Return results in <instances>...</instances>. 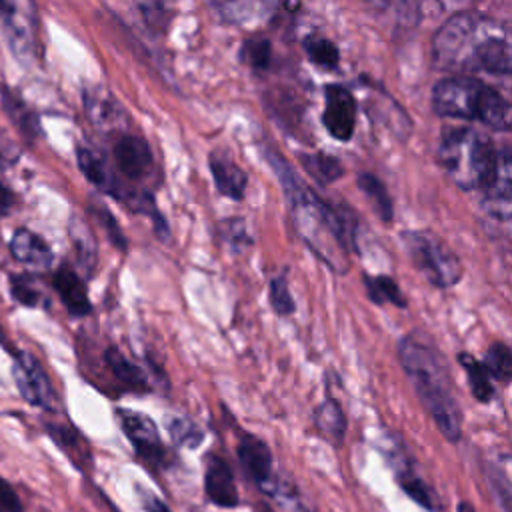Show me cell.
Listing matches in <instances>:
<instances>
[{
  "instance_id": "6da1fadb",
  "label": "cell",
  "mask_w": 512,
  "mask_h": 512,
  "mask_svg": "<svg viewBox=\"0 0 512 512\" xmlns=\"http://www.w3.org/2000/svg\"><path fill=\"white\" fill-rule=\"evenodd\" d=\"M266 158L282 184L300 238L330 270L346 272L348 252H356V222L352 214L328 204L304 186L278 152L266 150Z\"/></svg>"
},
{
  "instance_id": "7a4b0ae2",
  "label": "cell",
  "mask_w": 512,
  "mask_h": 512,
  "mask_svg": "<svg viewBox=\"0 0 512 512\" xmlns=\"http://www.w3.org/2000/svg\"><path fill=\"white\" fill-rule=\"evenodd\" d=\"M432 62L440 70H482L508 76L512 70L510 30L476 12L456 14L432 38Z\"/></svg>"
},
{
  "instance_id": "3957f363",
  "label": "cell",
  "mask_w": 512,
  "mask_h": 512,
  "mask_svg": "<svg viewBox=\"0 0 512 512\" xmlns=\"http://www.w3.org/2000/svg\"><path fill=\"white\" fill-rule=\"evenodd\" d=\"M398 358L440 434L448 442H458L462 436V412L442 352L420 336L406 334L398 342Z\"/></svg>"
},
{
  "instance_id": "277c9868",
  "label": "cell",
  "mask_w": 512,
  "mask_h": 512,
  "mask_svg": "<svg viewBox=\"0 0 512 512\" xmlns=\"http://www.w3.org/2000/svg\"><path fill=\"white\" fill-rule=\"evenodd\" d=\"M490 138L472 128H450L438 148V160L452 182L462 190H480L496 164Z\"/></svg>"
},
{
  "instance_id": "5b68a950",
  "label": "cell",
  "mask_w": 512,
  "mask_h": 512,
  "mask_svg": "<svg viewBox=\"0 0 512 512\" xmlns=\"http://www.w3.org/2000/svg\"><path fill=\"white\" fill-rule=\"evenodd\" d=\"M412 266L436 288H450L462 278L458 256L434 234L406 230L400 236Z\"/></svg>"
},
{
  "instance_id": "8992f818",
  "label": "cell",
  "mask_w": 512,
  "mask_h": 512,
  "mask_svg": "<svg viewBox=\"0 0 512 512\" xmlns=\"http://www.w3.org/2000/svg\"><path fill=\"white\" fill-rule=\"evenodd\" d=\"M486 88L488 84L468 76L444 78L432 88V108L440 116L478 120Z\"/></svg>"
},
{
  "instance_id": "52a82bcc",
  "label": "cell",
  "mask_w": 512,
  "mask_h": 512,
  "mask_svg": "<svg viewBox=\"0 0 512 512\" xmlns=\"http://www.w3.org/2000/svg\"><path fill=\"white\" fill-rule=\"evenodd\" d=\"M0 20L12 54L22 62L32 60L38 48V14L34 0H4Z\"/></svg>"
},
{
  "instance_id": "ba28073f",
  "label": "cell",
  "mask_w": 512,
  "mask_h": 512,
  "mask_svg": "<svg viewBox=\"0 0 512 512\" xmlns=\"http://www.w3.org/2000/svg\"><path fill=\"white\" fill-rule=\"evenodd\" d=\"M482 192V208L496 220L508 222L512 212V156L508 148L496 152V164L480 188Z\"/></svg>"
},
{
  "instance_id": "9c48e42d",
  "label": "cell",
  "mask_w": 512,
  "mask_h": 512,
  "mask_svg": "<svg viewBox=\"0 0 512 512\" xmlns=\"http://www.w3.org/2000/svg\"><path fill=\"white\" fill-rule=\"evenodd\" d=\"M116 418L142 460L150 464H162L166 460V450L160 442L158 428L150 416L122 408L116 412Z\"/></svg>"
},
{
  "instance_id": "30bf717a",
  "label": "cell",
  "mask_w": 512,
  "mask_h": 512,
  "mask_svg": "<svg viewBox=\"0 0 512 512\" xmlns=\"http://www.w3.org/2000/svg\"><path fill=\"white\" fill-rule=\"evenodd\" d=\"M12 372H14L16 386L24 400H28L34 406H42V408L52 406V400H54L52 384H50L44 368L32 354L20 352L14 360Z\"/></svg>"
},
{
  "instance_id": "8fae6325",
  "label": "cell",
  "mask_w": 512,
  "mask_h": 512,
  "mask_svg": "<svg viewBox=\"0 0 512 512\" xmlns=\"http://www.w3.org/2000/svg\"><path fill=\"white\" fill-rule=\"evenodd\" d=\"M322 122L332 138L340 142H346L352 138L354 124H356V102L346 88L336 84L326 88Z\"/></svg>"
},
{
  "instance_id": "7c38bea8",
  "label": "cell",
  "mask_w": 512,
  "mask_h": 512,
  "mask_svg": "<svg viewBox=\"0 0 512 512\" xmlns=\"http://www.w3.org/2000/svg\"><path fill=\"white\" fill-rule=\"evenodd\" d=\"M238 462L244 470V474L258 486L268 488L272 482V452L268 444L254 436V434H242L238 440Z\"/></svg>"
},
{
  "instance_id": "4fadbf2b",
  "label": "cell",
  "mask_w": 512,
  "mask_h": 512,
  "mask_svg": "<svg viewBox=\"0 0 512 512\" xmlns=\"http://www.w3.org/2000/svg\"><path fill=\"white\" fill-rule=\"evenodd\" d=\"M204 492L216 506L234 508L238 504V490L232 468L218 454H210L206 460Z\"/></svg>"
},
{
  "instance_id": "5bb4252c",
  "label": "cell",
  "mask_w": 512,
  "mask_h": 512,
  "mask_svg": "<svg viewBox=\"0 0 512 512\" xmlns=\"http://www.w3.org/2000/svg\"><path fill=\"white\" fill-rule=\"evenodd\" d=\"M114 162L116 168L122 172V176L130 178V180H140L144 176H148V172L152 170V152L146 144V140H142L140 136H122L116 144H114Z\"/></svg>"
},
{
  "instance_id": "9a60e30c",
  "label": "cell",
  "mask_w": 512,
  "mask_h": 512,
  "mask_svg": "<svg viewBox=\"0 0 512 512\" xmlns=\"http://www.w3.org/2000/svg\"><path fill=\"white\" fill-rule=\"evenodd\" d=\"M210 172L214 178V184L220 194L232 198V200H242L248 184L246 172L226 154L216 152L210 156Z\"/></svg>"
},
{
  "instance_id": "2e32d148",
  "label": "cell",
  "mask_w": 512,
  "mask_h": 512,
  "mask_svg": "<svg viewBox=\"0 0 512 512\" xmlns=\"http://www.w3.org/2000/svg\"><path fill=\"white\" fill-rule=\"evenodd\" d=\"M84 106L90 122L100 130H116L126 120L118 102L98 88L84 92Z\"/></svg>"
},
{
  "instance_id": "e0dca14e",
  "label": "cell",
  "mask_w": 512,
  "mask_h": 512,
  "mask_svg": "<svg viewBox=\"0 0 512 512\" xmlns=\"http://www.w3.org/2000/svg\"><path fill=\"white\" fill-rule=\"evenodd\" d=\"M54 288L60 294L62 304L74 316H86L92 310L84 282L70 268H60L54 274Z\"/></svg>"
},
{
  "instance_id": "ac0fdd59",
  "label": "cell",
  "mask_w": 512,
  "mask_h": 512,
  "mask_svg": "<svg viewBox=\"0 0 512 512\" xmlns=\"http://www.w3.org/2000/svg\"><path fill=\"white\" fill-rule=\"evenodd\" d=\"M394 474H396V480L400 484V488L412 498L416 500L420 506H424L426 510H438V500L434 496V490L414 472L412 468V462L408 458H400L396 456L394 462Z\"/></svg>"
},
{
  "instance_id": "d6986e66",
  "label": "cell",
  "mask_w": 512,
  "mask_h": 512,
  "mask_svg": "<svg viewBox=\"0 0 512 512\" xmlns=\"http://www.w3.org/2000/svg\"><path fill=\"white\" fill-rule=\"evenodd\" d=\"M76 158H78V168L82 170V174L100 190H104L106 194L116 196L118 200H122V190L118 186V182L114 180L110 168L106 166V162L102 160V156H98L94 150L86 148V146H78L76 150Z\"/></svg>"
},
{
  "instance_id": "ffe728a7",
  "label": "cell",
  "mask_w": 512,
  "mask_h": 512,
  "mask_svg": "<svg viewBox=\"0 0 512 512\" xmlns=\"http://www.w3.org/2000/svg\"><path fill=\"white\" fill-rule=\"evenodd\" d=\"M10 252L16 260L30 266H48L52 262V252L48 244L26 228L14 232L10 240Z\"/></svg>"
},
{
  "instance_id": "44dd1931",
  "label": "cell",
  "mask_w": 512,
  "mask_h": 512,
  "mask_svg": "<svg viewBox=\"0 0 512 512\" xmlns=\"http://www.w3.org/2000/svg\"><path fill=\"white\" fill-rule=\"evenodd\" d=\"M314 424L330 444H336V446L342 444L346 434V416L338 400L334 398L322 400L314 410Z\"/></svg>"
},
{
  "instance_id": "7402d4cb",
  "label": "cell",
  "mask_w": 512,
  "mask_h": 512,
  "mask_svg": "<svg viewBox=\"0 0 512 512\" xmlns=\"http://www.w3.org/2000/svg\"><path fill=\"white\" fill-rule=\"evenodd\" d=\"M104 360H106L108 368L112 370L114 378H116L118 382H122L128 390L142 392V390L148 388L144 370H142L138 364H134L132 360H128L116 346H110V348L104 352Z\"/></svg>"
},
{
  "instance_id": "603a6c76",
  "label": "cell",
  "mask_w": 512,
  "mask_h": 512,
  "mask_svg": "<svg viewBox=\"0 0 512 512\" xmlns=\"http://www.w3.org/2000/svg\"><path fill=\"white\" fill-rule=\"evenodd\" d=\"M2 108L6 112V116L12 120V124L26 136V138H34L40 132V124H38V116L26 106V102L22 98H18V94L10 88H2Z\"/></svg>"
},
{
  "instance_id": "cb8c5ba5",
  "label": "cell",
  "mask_w": 512,
  "mask_h": 512,
  "mask_svg": "<svg viewBox=\"0 0 512 512\" xmlns=\"http://www.w3.org/2000/svg\"><path fill=\"white\" fill-rule=\"evenodd\" d=\"M478 120L490 128L508 130L512 124V110H510L508 100L498 90L488 86Z\"/></svg>"
},
{
  "instance_id": "d4e9b609",
  "label": "cell",
  "mask_w": 512,
  "mask_h": 512,
  "mask_svg": "<svg viewBox=\"0 0 512 512\" xmlns=\"http://www.w3.org/2000/svg\"><path fill=\"white\" fill-rule=\"evenodd\" d=\"M458 362L460 366L466 370L468 374V384L472 390V396L478 402H490L494 398V384L490 374L486 372L484 364L480 360H476L472 354L468 352H460L458 354Z\"/></svg>"
},
{
  "instance_id": "484cf974",
  "label": "cell",
  "mask_w": 512,
  "mask_h": 512,
  "mask_svg": "<svg viewBox=\"0 0 512 512\" xmlns=\"http://www.w3.org/2000/svg\"><path fill=\"white\" fill-rule=\"evenodd\" d=\"M358 188L362 190V194L366 196V200L370 202V206L378 214V218L384 222H390L394 216V206H392V200H390L384 184L374 174L364 172L358 176Z\"/></svg>"
},
{
  "instance_id": "4316f807",
  "label": "cell",
  "mask_w": 512,
  "mask_h": 512,
  "mask_svg": "<svg viewBox=\"0 0 512 512\" xmlns=\"http://www.w3.org/2000/svg\"><path fill=\"white\" fill-rule=\"evenodd\" d=\"M364 288H366V296L374 302V304H394L404 308L406 300L404 294L400 290V286L384 274L378 276H368L364 274Z\"/></svg>"
},
{
  "instance_id": "83f0119b",
  "label": "cell",
  "mask_w": 512,
  "mask_h": 512,
  "mask_svg": "<svg viewBox=\"0 0 512 512\" xmlns=\"http://www.w3.org/2000/svg\"><path fill=\"white\" fill-rule=\"evenodd\" d=\"M302 166L306 168V172L318 180L320 184H330L334 180H338L344 174V168L340 164L338 158L330 156V154H302L300 156Z\"/></svg>"
},
{
  "instance_id": "f1b7e54d",
  "label": "cell",
  "mask_w": 512,
  "mask_h": 512,
  "mask_svg": "<svg viewBox=\"0 0 512 512\" xmlns=\"http://www.w3.org/2000/svg\"><path fill=\"white\" fill-rule=\"evenodd\" d=\"M486 372L492 380H498L502 384L510 382L512 378V354L510 348L504 342H494L482 360Z\"/></svg>"
},
{
  "instance_id": "f546056e",
  "label": "cell",
  "mask_w": 512,
  "mask_h": 512,
  "mask_svg": "<svg viewBox=\"0 0 512 512\" xmlns=\"http://www.w3.org/2000/svg\"><path fill=\"white\" fill-rule=\"evenodd\" d=\"M304 52L310 58V62H314L316 66L326 68V70L336 68L338 60H340V52H338L336 44L324 36H308L304 40Z\"/></svg>"
},
{
  "instance_id": "4dcf8cb0",
  "label": "cell",
  "mask_w": 512,
  "mask_h": 512,
  "mask_svg": "<svg viewBox=\"0 0 512 512\" xmlns=\"http://www.w3.org/2000/svg\"><path fill=\"white\" fill-rule=\"evenodd\" d=\"M138 10L154 32H164L170 18H172V6L170 0H136Z\"/></svg>"
},
{
  "instance_id": "1f68e13d",
  "label": "cell",
  "mask_w": 512,
  "mask_h": 512,
  "mask_svg": "<svg viewBox=\"0 0 512 512\" xmlns=\"http://www.w3.org/2000/svg\"><path fill=\"white\" fill-rule=\"evenodd\" d=\"M168 432L176 444L186 446V448H196L204 440V432L194 422H190L186 418H170Z\"/></svg>"
},
{
  "instance_id": "d6a6232c",
  "label": "cell",
  "mask_w": 512,
  "mask_h": 512,
  "mask_svg": "<svg viewBox=\"0 0 512 512\" xmlns=\"http://www.w3.org/2000/svg\"><path fill=\"white\" fill-rule=\"evenodd\" d=\"M270 306L274 308V312L278 316H290L296 308L294 298H292L290 288H288V280H286L284 274L274 276L270 280Z\"/></svg>"
},
{
  "instance_id": "836d02e7",
  "label": "cell",
  "mask_w": 512,
  "mask_h": 512,
  "mask_svg": "<svg viewBox=\"0 0 512 512\" xmlns=\"http://www.w3.org/2000/svg\"><path fill=\"white\" fill-rule=\"evenodd\" d=\"M242 58L256 70H264L270 64L272 58V50H270V42L266 38H252L244 44L242 48Z\"/></svg>"
},
{
  "instance_id": "e575fe53",
  "label": "cell",
  "mask_w": 512,
  "mask_h": 512,
  "mask_svg": "<svg viewBox=\"0 0 512 512\" xmlns=\"http://www.w3.org/2000/svg\"><path fill=\"white\" fill-rule=\"evenodd\" d=\"M70 236H72V240H74V246H76L80 258H82L84 262H92V258H94V242H92V236H90V232L86 230L84 222L74 220L72 226H70Z\"/></svg>"
},
{
  "instance_id": "d590c367",
  "label": "cell",
  "mask_w": 512,
  "mask_h": 512,
  "mask_svg": "<svg viewBox=\"0 0 512 512\" xmlns=\"http://www.w3.org/2000/svg\"><path fill=\"white\" fill-rule=\"evenodd\" d=\"M12 294L14 298L20 302V304H26V306H36L38 300H40V292L34 288V284L30 282V278H14L12 284Z\"/></svg>"
},
{
  "instance_id": "8d00e7d4",
  "label": "cell",
  "mask_w": 512,
  "mask_h": 512,
  "mask_svg": "<svg viewBox=\"0 0 512 512\" xmlns=\"http://www.w3.org/2000/svg\"><path fill=\"white\" fill-rule=\"evenodd\" d=\"M490 484H492V488H494L496 498L500 500L502 510H504V512H510V482H508V476L504 474V470H500V468L496 466V474L492 472Z\"/></svg>"
},
{
  "instance_id": "74e56055",
  "label": "cell",
  "mask_w": 512,
  "mask_h": 512,
  "mask_svg": "<svg viewBox=\"0 0 512 512\" xmlns=\"http://www.w3.org/2000/svg\"><path fill=\"white\" fill-rule=\"evenodd\" d=\"M96 214H98V218H100V222H102V226L106 228V232H108V236H110V240L118 246V248H126V238H124V234H122V230H120V226L116 224V220L112 218V214L106 210V208H102V206H98L96 208Z\"/></svg>"
},
{
  "instance_id": "f35d334b",
  "label": "cell",
  "mask_w": 512,
  "mask_h": 512,
  "mask_svg": "<svg viewBox=\"0 0 512 512\" xmlns=\"http://www.w3.org/2000/svg\"><path fill=\"white\" fill-rule=\"evenodd\" d=\"M136 496L144 512H172L154 492H150L148 488H142L140 484H136Z\"/></svg>"
},
{
  "instance_id": "ab89813d",
  "label": "cell",
  "mask_w": 512,
  "mask_h": 512,
  "mask_svg": "<svg viewBox=\"0 0 512 512\" xmlns=\"http://www.w3.org/2000/svg\"><path fill=\"white\" fill-rule=\"evenodd\" d=\"M0 512H22V504L14 488L0 478Z\"/></svg>"
},
{
  "instance_id": "60d3db41",
  "label": "cell",
  "mask_w": 512,
  "mask_h": 512,
  "mask_svg": "<svg viewBox=\"0 0 512 512\" xmlns=\"http://www.w3.org/2000/svg\"><path fill=\"white\" fill-rule=\"evenodd\" d=\"M14 206V194L10 188L0 184V216H6Z\"/></svg>"
},
{
  "instance_id": "b9f144b4",
  "label": "cell",
  "mask_w": 512,
  "mask_h": 512,
  "mask_svg": "<svg viewBox=\"0 0 512 512\" xmlns=\"http://www.w3.org/2000/svg\"><path fill=\"white\" fill-rule=\"evenodd\" d=\"M456 512H474V508H472L470 502H460L458 508H456Z\"/></svg>"
},
{
  "instance_id": "7bdbcfd3",
  "label": "cell",
  "mask_w": 512,
  "mask_h": 512,
  "mask_svg": "<svg viewBox=\"0 0 512 512\" xmlns=\"http://www.w3.org/2000/svg\"><path fill=\"white\" fill-rule=\"evenodd\" d=\"M366 2H370V4H376V6H384L388 0H366Z\"/></svg>"
},
{
  "instance_id": "ee69618b",
  "label": "cell",
  "mask_w": 512,
  "mask_h": 512,
  "mask_svg": "<svg viewBox=\"0 0 512 512\" xmlns=\"http://www.w3.org/2000/svg\"><path fill=\"white\" fill-rule=\"evenodd\" d=\"M2 6H4V0H0V16H2Z\"/></svg>"
}]
</instances>
